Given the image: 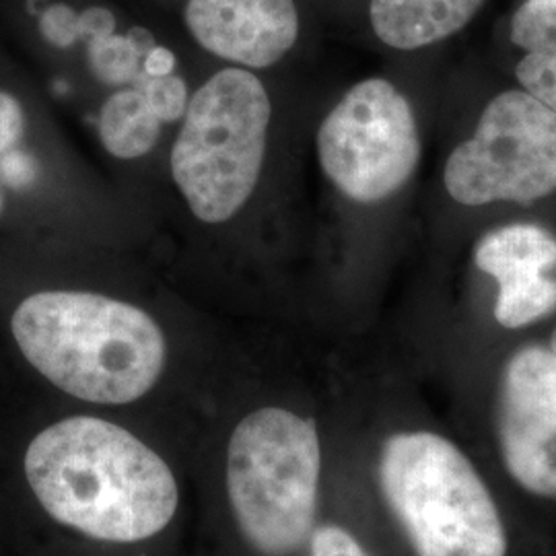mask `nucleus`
<instances>
[{
	"label": "nucleus",
	"mask_w": 556,
	"mask_h": 556,
	"mask_svg": "<svg viewBox=\"0 0 556 556\" xmlns=\"http://www.w3.org/2000/svg\"><path fill=\"white\" fill-rule=\"evenodd\" d=\"M79 43L87 48L91 73L108 85H119L137 80L142 73V60L153 46H157V40L144 27H130L126 34H119L116 27L114 31L80 40Z\"/></svg>",
	"instance_id": "4468645a"
},
{
	"label": "nucleus",
	"mask_w": 556,
	"mask_h": 556,
	"mask_svg": "<svg viewBox=\"0 0 556 556\" xmlns=\"http://www.w3.org/2000/svg\"><path fill=\"white\" fill-rule=\"evenodd\" d=\"M181 20L206 54L254 73L285 59L301 31L295 0H184Z\"/></svg>",
	"instance_id": "6e6552de"
},
{
	"label": "nucleus",
	"mask_w": 556,
	"mask_h": 556,
	"mask_svg": "<svg viewBox=\"0 0 556 556\" xmlns=\"http://www.w3.org/2000/svg\"><path fill=\"white\" fill-rule=\"evenodd\" d=\"M100 140L116 160H139L153 151L161 119L137 87L112 93L100 112Z\"/></svg>",
	"instance_id": "ddd939ff"
},
{
	"label": "nucleus",
	"mask_w": 556,
	"mask_h": 556,
	"mask_svg": "<svg viewBox=\"0 0 556 556\" xmlns=\"http://www.w3.org/2000/svg\"><path fill=\"white\" fill-rule=\"evenodd\" d=\"M511 41L523 50L521 89L556 112V0H526L511 20Z\"/></svg>",
	"instance_id": "f8f14e48"
},
{
	"label": "nucleus",
	"mask_w": 556,
	"mask_h": 556,
	"mask_svg": "<svg viewBox=\"0 0 556 556\" xmlns=\"http://www.w3.org/2000/svg\"><path fill=\"white\" fill-rule=\"evenodd\" d=\"M319 167L346 199L376 204L417 172L422 144L410 101L386 79L351 87L318 130Z\"/></svg>",
	"instance_id": "0eeeda50"
},
{
	"label": "nucleus",
	"mask_w": 556,
	"mask_h": 556,
	"mask_svg": "<svg viewBox=\"0 0 556 556\" xmlns=\"http://www.w3.org/2000/svg\"><path fill=\"white\" fill-rule=\"evenodd\" d=\"M0 556H7V538H4V509H2V491H0Z\"/></svg>",
	"instance_id": "6ab92c4d"
},
{
	"label": "nucleus",
	"mask_w": 556,
	"mask_h": 556,
	"mask_svg": "<svg viewBox=\"0 0 556 556\" xmlns=\"http://www.w3.org/2000/svg\"><path fill=\"white\" fill-rule=\"evenodd\" d=\"M371 457L374 489L415 555H507L497 505L450 439L400 429L379 439Z\"/></svg>",
	"instance_id": "20e7f679"
},
{
	"label": "nucleus",
	"mask_w": 556,
	"mask_h": 556,
	"mask_svg": "<svg viewBox=\"0 0 556 556\" xmlns=\"http://www.w3.org/2000/svg\"><path fill=\"white\" fill-rule=\"evenodd\" d=\"M7 556H192V447L46 397L0 410Z\"/></svg>",
	"instance_id": "f257e3e1"
},
{
	"label": "nucleus",
	"mask_w": 556,
	"mask_h": 556,
	"mask_svg": "<svg viewBox=\"0 0 556 556\" xmlns=\"http://www.w3.org/2000/svg\"><path fill=\"white\" fill-rule=\"evenodd\" d=\"M176 54L165 46H153L142 60V73L151 77H163L176 73Z\"/></svg>",
	"instance_id": "a211bd4d"
},
{
	"label": "nucleus",
	"mask_w": 556,
	"mask_h": 556,
	"mask_svg": "<svg viewBox=\"0 0 556 556\" xmlns=\"http://www.w3.org/2000/svg\"><path fill=\"white\" fill-rule=\"evenodd\" d=\"M498 443L521 489L556 498V413L511 365H505L498 390Z\"/></svg>",
	"instance_id": "9d476101"
},
{
	"label": "nucleus",
	"mask_w": 556,
	"mask_h": 556,
	"mask_svg": "<svg viewBox=\"0 0 556 556\" xmlns=\"http://www.w3.org/2000/svg\"><path fill=\"white\" fill-rule=\"evenodd\" d=\"M452 199L466 206L532 202L556 192V112L511 89L498 93L477 132L457 144L443 169Z\"/></svg>",
	"instance_id": "423d86ee"
},
{
	"label": "nucleus",
	"mask_w": 556,
	"mask_h": 556,
	"mask_svg": "<svg viewBox=\"0 0 556 556\" xmlns=\"http://www.w3.org/2000/svg\"><path fill=\"white\" fill-rule=\"evenodd\" d=\"M307 556H378L351 523L324 516L309 542Z\"/></svg>",
	"instance_id": "dca6fc26"
},
{
	"label": "nucleus",
	"mask_w": 556,
	"mask_h": 556,
	"mask_svg": "<svg viewBox=\"0 0 556 556\" xmlns=\"http://www.w3.org/2000/svg\"><path fill=\"white\" fill-rule=\"evenodd\" d=\"M475 264L497 280L495 319L523 328L556 309V236L534 223H514L480 239Z\"/></svg>",
	"instance_id": "1a4fd4ad"
},
{
	"label": "nucleus",
	"mask_w": 556,
	"mask_h": 556,
	"mask_svg": "<svg viewBox=\"0 0 556 556\" xmlns=\"http://www.w3.org/2000/svg\"><path fill=\"white\" fill-rule=\"evenodd\" d=\"M482 4L484 0H371L369 23L381 43L410 52L462 31Z\"/></svg>",
	"instance_id": "9b49d317"
},
{
	"label": "nucleus",
	"mask_w": 556,
	"mask_h": 556,
	"mask_svg": "<svg viewBox=\"0 0 556 556\" xmlns=\"http://www.w3.org/2000/svg\"><path fill=\"white\" fill-rule=\"evenodd\" d=\"M2 328L48 397L194 445L200 422L169 394L174 338L144 305L91 289L36 287L2 303Z\"/></svg>",
	"instance_id": "7ed1b4c3"
},
{
	"label": "nucleus",
	"mask_w": 556,
	"mask_h": 556,
	"mask_svg": "<svg viewBox=\"0 0 556 556\" xmlns=\"http://www.w3.org/2000/svg\"><path fill=\"white\" fill-rule=\"evenodd\" d=\"M551 351H553V353H556V330L555 334H553V340H551Z\"/></svg>",
	"instance_id": "aec40b11"
},
{
	"label": "nucleus",
	"mask_w": 556,
	"mask_h": 556,
	"mask_svg": "<svg viewBox=\"0 0 556 556\" xmlns=\"http://www.w3.org/2000/svg\"><path fill=\"white\" fill-rule=\"evenodd\" d=\"M328 445L295 400L260 383L220 388L192 445V556H307L326 516Z\"/></svg>",
	"instance_id": "f03ea898"
},
{
	"label": "nucleus",
	"mask_w": 556,
	"mask_h": 556,
	"mask_svg": "<svg viewBox=\"0 0 556 556\" xmlns=\"http://www.w3.org/2000/svg\"><path fill=\"white\" fill-rule=\"evenodd\" d=\"M135 87L144 96V100L149 101L161 124L178 122L188 110V85L184 77L176 73L163 77H151L140 73L135 80Z\"/></svg>",
	"instance_id": "2eb2a0df"
},
{
	"label": "nucleus",
	"mask_w": 556,
	"mask_h": 556,
	"mask_svg": "<svg viewBox=\"0 0 556 556\" xmlns=\"http://www.w3.org/2000/svg\"><path fill=\"white\" fill-rule=\"evenodd\" d=\"M507 365L528 379L556 413V353L542 346H523Z\"/></svg>",
	"instance_id": "f3484780"
},
{
	"label": "nucleus",
	"mask_w": 556,
	"mask_h": 556,
	"mask_svg": "<svg viewBox=\"0 0 556 556\" xmlns=\"http://www.w3.org/2000/svg\"><path fill=\"white\" fill-rule=\"evenodd\" d=\"M273 103L254 71L225 66L188 101L169 169L190 213L227 223L252 199L266 160Z\"/></svg>",
	"instance_id": "39448f33"
}]
</instances>
